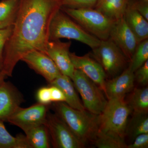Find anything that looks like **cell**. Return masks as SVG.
<instances>
[{
    "instance_id": "cell-6",
    "label": "cell",
    "mask_w": 148,
    "mask_h": 148,
    "mask_svg": "<svg viewBox=\"0 0 148 148\" xmlns=\"http://www.w3.org/2000/svg\"><path fill=\"white\" fill-rule=\"evenodd\" d=\"M90 54L101 65L107 76L113 78L123 71L129 62L121 50L110 38L101 41Z\"/></svg>"
},
{
    "instance_id": "cell-18",
    "label": "cell",
    "mask_w": 148,
    "mask_h": 148,
    "mask_svg": "<svg viewBox=\"0 0 148 148\" xmlns=\"http://www.w3.org/2000/svg\"><path fill=\"white\" fill-rule=\"evenodd\" d=\"M128 1L129 0H98L94 8L115 21L124 16Z\"/></svg>"
},
{
    "instance_id": "cell-17",
    "label": "cell",
    "mask_w": 148,
    "mask_h": 148,
    "mask_svg": "<svg viewBox=\"0 0 148 148\" xmlns=\"http://www.w3.org/2000/svg\"><path fill=\"white\" fill-rule=\"evenodd\" d=\"M49 85L55 86L61 89L66 97L65 103L70 107L76 110H85L75 90L73 81L69 77L61 74Z\"/></svg>"
},
{
    "instance_id": "cell-20",
    "label": "cell",
    "mask_w": 148,
    "mask_h": 148,
    "mask_svg": "<svg viewBox=\"0 0 148 148\" xmlns=\"http://www.w3.org/2000/svg\"><path fill=\"white\" fill-rule=\"evenodd\" d=\"M19 0L0 1V29L13 26L16 19Z\"/></svg>"
},
{
    "instance_id": "cell-19",
    "label": "cell",
    "mask_w": 148,
    "mask_h": 148,
    "mask_svg": "<svg viewBox=\"0 0 148 148\" xmlns=\"http://www.w3.org/2000/svg\"><path fill=\"white\" fill-rule=\"evenodd\" d=\"M23 130L32 148L51 147L49 135L45 123L33 125Z\"/></svg>"
},
{
    "instance_id": "cell-16",
    "label": "cell",
    "mask_w": 148,
    "mask_h": 148,
    "mask_svg": "<svg viewBox=\"0 0 148 148\" xmlns=\"http://www.w3.org/2000/svg\"><path fill=\"white\" fill-rule=\"evenodd\" d=\"M126 24L135 35L138 43L148 38V21L135 8L133 0H129L124 14Z\"/></svg>"
},
{
    "instance_id": "cell-7",
    "label": "cell",
    "mask_w": 148,
    "mask_h": 148,
    "mask_svg": "<svg viewBox=\"0 0 148 148\" xmlns=\"http://www.w3.org/2000/svg\"><path fill=\"white\" fill-rule=\"evenodd\" d=\"M71 79L81 96L85 109L95 114H101L108 100L101 88L77 69H75Z\"/></svg>"
},
{
    "instance_id": "cell-10",
    "label": "cell",
    "mask_w": 148,
    "mask_h": 148,
    "mask_svg": "<svg viewBox=\"0 0 148 148\" xmlns=\"http://www.w3.org/2000/svg\"><path fill=\"white\" fill-rule=\"evenodd\" d=\"M109 38L119 48L130 61L139 43L126 24L124 16L114 21Z\"/></svg>"
},
{
    "instance_id": "cell-21",
    "label": "cell",
    "mask_w": 148,
    "mask_h": 148,
    "mask_svg": "<svg viewBox=\"0 0 148 148\" xmlns=\"http://www.w3.org/2000/svg\"><path fill=\"white\" fill-rule=\"evenodd\" d=\"M127 101L133 113L148 114V88H136L131 91Z\"/></svg>"
},
{
    "instance_id": "cell-9",
    "label": "cell",
    "mask_w": 148,
    "mask_h": 148,
    "mask_svg": "<svg viewBox=\"0 0 148 148\" xmlns=\"http://www.w3.org/2000/svg\"><path fill=\"white\" fill-rule=\"evenodd\" d=\"M48 106L38 103L27 108L19 107L10 116L7 122L22 130L33 125L44 124L46 121Z\"/></svg>"
},
{
    "instance_id": "cell-26",
    "label": "cell",
    "mask_w": 148,
    "mask_h": 148,
    "mask_svg": "<svg viewBox=\"0 0 148 148\" xmlns=\"http://www.w3.org/2000/svg\"><path fill=\"white\" fill-rule=\"evenodd\" d=\"M61 7L71 9L93 8L98 0H60Z\"/></svg>"
},
{
    "instance_id": "cell-1",
    "label": "cell",
    "mask_w": 148,
    "mask_h": 148,
    "mask_svg": "<svg viewBox=\"0 0 148 148\" xmlns=\"http://www.w3.org/2000/svg\"><path fill=\"white\" fill-rule=\"evenodd\" d=\"M61 7L60 0H19L12 32L4 49L2 71L6 76H12L16 64L30 51L46 53L50 21Z\"/></svg>"
},
{
    "instance_id": "cell-28",
    "label": "cell",
    "mask_w": 148,
    "mask_h": 148,
    "mask_svg": "<svg viewBox=\"0 0 148 148\" xmlns=\"http://www.w3.org/2000/svg\"><path fill=\"white\" fill-rule=\"evenodd\" d=\"M134 73L135 81L143 86H147L148 83V60Z\"/></svg>"
},
{
    "instance_id": "cell-13",
    "label": "cell",
    "mask_w": 148,
    "mask_h": 148,
    "mask_svg": "<svg viewBox=\"0 0 148 148\" xmlns=\"http://www.w3.org/2000/svg\"><path fill=\"white\" fill-rule=\"evenodd\" d=\"M70 56L75 69L81 71L104 92L107 76L98 61L90 54L79 56L70 52Z\"/></svg>"
},
{
    "instance_id": "cell-11",
    "label": "cell",
    "mask_w": 148,
    "mask_h": 148,
    "mask_svg": "<svg viewBox=\"0 0 148 148\" xmlns=\"http://www.w3.org/2000/svg\"><path fill=\"white\" fill-rule=\"evenodd\" d=\"M21 61L43 77L49 84L62 74L49 56L40 51H30L24 55Z\"/></svg>"
},
{
    "instance_id": "cell-24",
    "label": "cell",
    "mask_w": 148,
    "mask_h": 148,
    "mask_svg": "<svg viewBox=\"0 0 148 148\" xmlns=\"http://www.w3.org/2000/svg\"><path fill=\"white\" fill-rule=\"evenodd\" d=\"M143 133H148V114L133 113L131 119L128 121L125 136L127 135L133 140Z\"/></svg>"
},
{
    "instance_id": "cell-23",
    "label": "cell",
    "mask_w": 148,
    "mask_h": 148,
    "mask_svg": "<svg viewBox=\"0 0 148 148\" xmlns=\"http://www.w3.org/2000/svg\"><path fill=\"white\" fill-rule=\"evenodd\" d=\"M3 122L0 121V148H32L25 135L20 134L13 137Z\"/></svg>"
},
{
    "instance_id": "cell-29",
    "label": "cell",
    "mask_w": 148,
    "mask_h": 148,
    "mask_svg": "<svg viewBox=\"0 0 148 148\" xmlns=\"http://www.w3.org/2000/svg\"><path fill=\"white\" fill-rule=\"evenodd\" d=\"M36 98L38 103L49 106L52 103L51 97V92L49 86H44L40 88L37 91Z\"/></svg>"
},
{
    "instance_id": "cell-8",
    "label": "cell",
    "mask_w": 148,
    "mask_h": 148,
    "mask_svg": "<svg viewBox=\"0 0 148 148\" xmlns=\"http://www.w3.org/2000/svg\"><path fill=\"white\" fill-rule=\"evenodd\" d=\"M45 124L53 147L82 148L85 146L56 114L48 113Z\"/></svg>"
},
{
    "instance_id": "cell-2",
    "label": "cell",
    "mask_w": 148,
    "mask_h": 148,
    "mask_svg": "<svg viewBox=\"0 0 148 148\" xmlns=\"http://www.w3.org/2000/svg\"><path fill=\"white\" fill-rule=\"evenodd\" d=\"M55 113L64 121L74 135L84 145L93 143L100 128L99 115L87 110L73 108L65 102L52 105Z\"/></svg>"
},
{
    "instance_id": "cell-25",
    "label": "cell",
    "mask_w": 148,
    "mask_h": 148,
    "mask_svg": "<svg viewBox=\"0 0 148 148\" xmlns=\"http://www.w3.org/2000/svg\"><path fill=\"white\" fill-rule=\"evenodd\" d=\"M148 60V40L138 43L132 58L129 61L128 68L134 73Z\"/></svg>"
},
{
    "instance_id": "cell-30",
    "label": "cell",
    "mask_w": 148,
    "mask_h": 148,
    "mask_svg": "<svg viewBox=\"0 0 148 148\" xmlns=\"http://www.w3.org/2000/svg\"><path fill=\"white\" fill-rule=\"evenodd\" d=\"M148 133H143L138 135L133 142L127 145V148H148Z\"/></svg>"
},
{
    "instance_id": "cell-33",
    "label": "cell",
    "mask_w": 148,
    "mask_h": 148,
    "mask_svg": "<svg viewBox=\"0 0 148 148\" xmlns=\"http://www.w3.org/2000/svg\"><path fill=\"white\" fill-rule=\"evenodd\" d=\"M6 77L1 71H0V84L4 81L5 77Z\"/></svg>"
},
{
    "instance_id": "cell-32",
    "label": "cell",
    "mask_w": 148,
    "mask_h": 148,
    "mask_svg": "<svg viewBox=\"0 0 148 148\" xmlns=\"http://www.w3.org/2000/svg\"><path fill=\"white\" fill-rule=\"evenodd\" d=\"M133 1L135 8L148 21V1L133 0Z\"/></svg>"
},
{
    "instance_id": "cell-31",
    "label": "cell",
    "mask_w": 148,
    "mask_h": 148,
    "mask_svg": "<svg viewBox=\"0 0 148 148\" xmlns=\"http://www.w3.org/2000/svg\"><path fill=\"white\" fill-rule=\"evenodd\" d=\"M49 86L50 88L51 102L53 103L66 102V97L61 89L52 85H50Z\"/></svg>"
},
{
    "instance_id": "cell-4",
    "label": "cell",
    "mask_w": 148,
    "mask_h": 148,
    "mask_svg": "<svg viewBox=\"0 0 148 148\" xmlns=\"http://www.w3.org/2000/svg\"><path fill=\"white\" fill-rule=\"evenodd\" d=\"M67 15L90 34L101 40L108 39L113 20L93 8L71 9L61 7Z\"/></svg>"
},
{
    "instance_id": "cell-3",
    "label": "cell",
    "mask_w": 148,
    "mask_h": 148,
    "mask_svg": "<svg viewBox=\"0 0 148 148\" xmlns=\"http://www.w3.org/2000/svg\"><path fill=\"white\" fill-rule=\"evenodd\" d=\"M49 38V41L61 38L75 40L86 45L92 49L97 47L101 41L72 20L61 8L56 12L51 18Z\"/></svg>"
},
{
    "instance_id": "cell-22",
    "label": "cell",
    "mask_w": 148,
    "mask_h": 148,
    "mask_svg": "<svg viewBox=\"0 0 148 148\" xmlns=\"http://www.w3.org/2000/svg\"><path fill=\"white\" fill-rule=\"evenodd\" d=\"M93 143L99 148H127V147L125 137L100 129Z\"/></svg>"
},
{
    "instance_id": "cell-5",
    "label": "cell",
    "mask_w": 148,
    "mask_h": 148,
    "mask_svg": "<svg viewBox=\"0 0 148 148\" xmlns=\"http://www.w3.org/2000/svg\"><path fill=\"white\" fill-rule=\"evenodd\" d=\"M124 98L108 99L105 108L99 115V129L125 137L128 118L132 112Z\"/></svg>"
},
{
    "instance_id": "cell-15",
    "label": "cell",
    "mask_w": 148,
    "mask_h": 148,
    "mask_svg": "<svg viewBox=\"0 0 148 148\" xmlns=\"http://www.w3.org/2000/svg\"><path fill=\"white\" fill-rule=\"evenodd\" d=\"M134 73L127 67L121 73L106 80L104 94L108 99L125 98L134 88Z\"/></svg>"
},
{
    "instance_id": "cell-14",
    "label": "cell",
    "mask_w": 148,
    "mask_h": 148,
    "mask_svg": "<svg viewBox=\"0 0 148 148\" xmlns=\"http://www.w3.org/2000/svg\"><path fill=\"white\" fill-rule=\"evenodd\" d=\"M24 98L21 92L10 82L0 84V121L8 119L21 103Z\"/></svg>"
},
{
    "instance_id": "cell-12",
    "label": "cell",
    "mask_w": 148,
    "mask_h": 148,
    "mask_svg": "<svg viewBox=\"0 0 148 148\" xmlns=\"http://www.w3.org/2000/svg\"><path fill=\"white\" fill-rule=\"evenodd\" d=\"M71 42H62L59 40L49 41L46 53L55 63L61 74L73 78L75 71L70 56V49Z\"/></svg>"
},
{
    "instance_id": "cell-34",
    "label": "cell",
    "mask_w": 148,
    "mask_h": 148,
    "mask_svg": "<svg viewBox=\"0 0 148 148\" xmlns=\"http://www.w3.org/2000/svg\"><path fill=\"white\" fill-rule=\"evenodd\" d=\"M146 1H148V0H145Z\"/></svg>"
},
{
    "instance_id": "cell-27",
    "label": "cell",
    "mask_w": 148,
    "mask_h": 148,
    "mask_svg": "<svg viewBox=\"0 0 148 148\" xmlns=\"http://www.w3.org/2000/svg\"><path fill=\"white\" fill-rule=\"evenodd\" d=\"M13 26L0 29V71L2 70L3 63V51L6 43L10 37Z\"/></svg>"
}]
</instances>
